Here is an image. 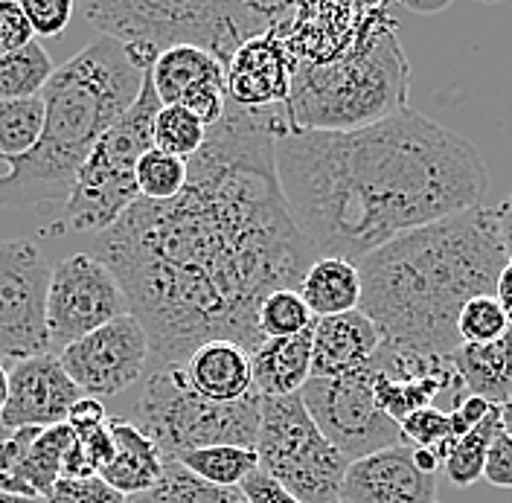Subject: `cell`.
<instances>
[{
  "instance_id": "17",
  "label": "cell",
  "mask_w": 512,
  "mask_h": 503,
  "mask_svg": "<svg viewBox=\"0 0 512 503\" xmlns=\"http://www.w3.org/2000/svg\"><path fill=\"white\" fill-rule=\"evenodd\" d=\"M344 503H440L437 474L422 472L414 448L399 442L350 463L344 486Z\"/></svg>"
},
{
  "instance_id": "11",
  "label": "cell",
  "mask_w": 512,
  "mask_h": 503,
  "mask_svg": "<svg viewBox=\"0 0 512 503\" xmlns=\"http://www.w3.org/2000/svg\"><path fill=\"white\" fill-rule=\"evenodd\" d=\"M50 265L32 242L0 239V364L50 352Z\"/></svg>"
},
{
  "instance_id": "49",
  "label": "cell",
  "mask_w": 512,
  "mask_h": 503,
  "mask_svg": "<svg viewBox=\"0 0 512 503\" xmlns=\"http://www.w3.org/2000/svg\"><path fill=\"white\" fill-rule=\"evenodd\" d=\"M0 503H47L41 498H24V495H9V492H0Z\"/></svg>"
},
{
  "instance_id": "52",
  "label": "cell",
  "mask_w": 512,
  "mask_h": 503,
  "mask_svg": "<svg viewBox=\"0 0 512 503\" xmlns=\"http://www.w3.org/2000/svg\"><path fill=\"white\" fill-rule=\"evenodd\" d=\"M338 503H344V501H338Z\"/></svg>"
},
{
  "instance_id": "27",
  "label": "cell",
  "mask_w": 512,
  "mask_h": 503,
  "mask_svg": "<svg viewBox=\"0 0 512 503\" xmlns=\"http://www.w3.org/2000/svg\"><path fill=\"white\" fill-rule=\"evenodd\" d=\"M175 463L195 474L198 480H204L210 486H224V489H239L245 483V477L259 469L256 448H242V445L195 448V451L178 454Z\"/></svg>"
},
{
  "instance_id": "50",
  "label": "cell",
  "mask_w": 512,
  "mask_h": 503,
  "mask_svg": "<svg viewBox=\"0 0 512 503\" xmlns=\"http://www.w3.org/2000/svg\"><path fill=\"white\" fill-rule=\"evenodd\" d=\"M510 405H512V396H510Z\"/></svg>"
},
{
  "instance_id": "7",
  "label": "cell",
  "mask_w": 512,
  "mask_h": 503,
  "mask_svg": "<svg viewBox=\"0 0 512 503\" xmlns=\"http://www.w3.org/2000/svg\"><path fill=\"white\" fill-rule=\"evenodd\" d=\"M262 396L251 393L242 402L219 405L195 393L181 364H155L143 378V393L134 405L137 428L155 442L163 460L207 445L256 448Z\"/></svg>"
},
{
  "instance_id": "21",
  "label": "cell",
  "mask_w": 512,
  "mask_h": 503,
  "mask_svg": "<svg viewBox=\"0 0 512 503\" xmlns=\"http://www.w3.org/2000/svg\"><path fill=\"white\" fill-rule=\"evenodd\" d=\"M108 428L114 434L117 454L99 472V477L111 489L126 495L128 501L152 492L158 486L160 477H163V469H166V460H163L158 445L149 440L134 422H128L123 416H108Z\"/></svg>"
},
{
  "instance_id": "26",
  "label": "cell",
  "mask_w": 512,
  "mask_h": 503,
  "mask_svg": "<svg viewBox=\"0 0 512 503\" xmlns=\"http://www.w3.org/2000/svg\"><path fill=\"white\" fill-rule=\"evenodd\" d=\"M149 79L160 105H181V99L198 85L224 79V67L198 47H172L163 50L152 64Z\"/></svg>"
},
{
  "instance_id": "25",
  "label": "cell",
  "mask_w": 512,
  "mask_h": 503,
  "mask_svg": "<svg viewBox=\"0 0 512 503\" xmlns=\"http://www.w3.org/2000/svg\"><path fill=\"white\" fill-rule=\"evenodd\" d=\"M73 445V431L70 425H56V428H35L27 451L18 463L15 483L9 495H24V498H41L53 492V486L62 480V463L67 448Z\"/></svg>"
},
{
  "instance_id": "37",
  "label": "cell",
  "mask_w": 512,
  "mask_h": 503,
  "mask_svg": "<svg viewBox=\"0 0 512 503\" xmlns=\"http://www.w3.org/2000/svg\"><path fill=\"white\" fill-rule=\"evenodd\" d=\"M47 503H128V498L96 474L85 480H59L47 495Z\"/></svg>"
},
{
  "instance_id": "47",
  "label": "cell",
  "mask_w": 512,
  "mask_h": 503,
  "mask_svg": "<svg viewBox=\"0 0 512 503\" xmlns=\"http://www.w3.org/2000/svg\"><path fill=\"white\" fill-rule=\"evenodd\" d=\"M6 399H9V370L0 364V413L6 408Z\"/></svg>"
},
{
  "instance_id": "24",
  "label": "cell",
  "mask_w": 512,
  "mask_h": 503,
  "mask_svg": "<svg viewBox=\"0 0 512 503\" xmlns=\"http://www.w3.org/2000/svg\"><path fill=\"white\" fill-rule=\"evenodd\" d=\"M300 297L309 306V312L318 317H335L355 312L361 306V274L358 265L338 256H320L309 265Z\"/></svg>"
},
{
  "instance_id": "16",
  "label": "cell",
  "mask_w": 512,
  "mask_h": 503,
  "mask_svg": "<svg viewBox=\"0 0 512 503\" xmlns=\"http://www.w3.org/2000/svg\"><path fill=\"white\" fill-rule=\"evenodd\" d=\"M294 64L277 27L245 41L224 64L227 102L245 111H265L286 105Z\"/></svg>"
},
{
  "instance_id": "33",
  "label": "cell",
  "mask_w": 512,
  "mask_h": 503,
  "mask_svg": "<svg viewBox=\"0 0 512 503\" xmlns=\"http://www.w3.org/2000/svg\"><path fill=\"white\" fill-rule=\"evenodd\" d=\"M134 178H137V189H140L143 201H172L187 187L190 166H187V160L166 155L152 146L137 163Z\"/></svg>"
},
{
  "instance_id": "51",
  "label": "cell",
  "mask_w": 512,
  "mask_h": 503,
  "mask_svg": "<svg viewBox=\"0 0 512 503\" xmlns=\"http://www.w3.org/2000/svg\"><path fill=\"white\" fill-rule=\"evenodd\" d=\"M128 503H137V501H128Z\"/></svg>"
},
{
  "instance_id": "30",
  "label": "cell",
  "mask_w": 512,
  "mask_h": 503,
  "mask_svg": "<svg viewBox=\"0 0 512 503\" xmlns=\"http://www.w3.org/2000/svg\"><path fill=\"white\" fill-rule=\"evenodd\" d=\"M137 503H248L242 495V489H224V486H210L204 480H198L184 466H178L175 460H166L163 477L158 486L140 498H131Z\"/></svg>"
},
{
  "instance_id": "32",
  "label": "cell",
  "mask_w": 512,
  "mask_h": 503,
  "mask_svg": "<svg viewBox=\"0 0 512 503\" xmlns=\"http://www.w3.org/2000/svg\"><path fill=\"white\" fill-rule=\"evenodd\" d=\"M152 140L160 152L192 160L207 140V126L198 117H192L184 105H160L152 126Z\"/></svg>"
},
{
  "instance_id": "5",
  "label": "cell",
  "mask_w": 512,
  "mask_h": 503,
  "mask_svg": "<svg viewBox=\"0 0 512 503\" xmlns=\"http://www.w3.org/2000/svg\"><path fill=\"white\" fill-rule=\"evenodd\" d=\"M411 67L387 6H373L364 32L341 59L300 64L286 120L294 131H358L408 111Z\"/></svg>"
},
{
  "instance_id": "38",
  "label": "cell",
  "mask_w": 512,
  "mask_h": 503,
  "mask_svg": "<svg viewBox=\"0 0 512 503\" xmlns=\"http://www.w3.org/2000/svg\"><path fill=\"white\" fill-rule=\"evenodd\" d=\"M21 9L30 21L35 38H53L67 30L73 18L70 0H21Z\"/></svg>"
},
{
  "instance_id": "18",
  "label": "cell",
  "mask_w": 512,
  "mask_h": 503,
  "mask_svg": "<svg viewBox=\"0 0 512 503\" xmlns=\"http://www.w3.org/2000/svg\"><path fill=\"white\" fill-rule=\"evenodd\" d=\"M373 6L355 3H312L294 6V12L277 27L291 64H323L341 59L370 18Z\"/></svg>"
},
{
  "instance_id": "48",
  "label": "cell",
  "mask_w": 512,
  "mask_h": 503,
  "mask_svg": "<svg viewBox=\"0 0 512 503\" xmlns=\"http://www.w3.org/2000/svg\"><path fill=\"white\" fill-rule=\"evenodd\" d=\"M501 431L512 440V405H504V408H501Z\"/></svg>"
},
{
  "instance_id": "28",
  "label": "cell",
  "mask_w": 512,
  "mask_h": 503,
  "mask_svg": "<svg viewBox=\"0 0 512 503\" xmlns=\"http://www.w3.org/2000/svg\"><path fill=\"white\" fill-rule=\"evenodd\" d=\"M56 64L50 53L38 44V38L0 59V102H18L44 94L53 79Z\"/></svg>"
},
{
  "instance_id": "9",
  "label": "cell",
  "mask_w": 512,
  "mask_h": 503,
  "mask_svg": "<svg viewBox=\"0 0 512 503\" xmlns=\"http://www.w3.org/2000/svg\"><path fill=\"white\" fill-rule=\"evenodd\" d=\"M256 457L259 469L300 503L341 501L350 460L320 434L300 393L262 396Z\"/></svg>"
},
{
  "instance_id": "20",
  "label": "cell",
  "mask_w": 512,
  "mask_h": 503,
  "mask_svg": "<svg viewBox=\"0 0 512 503\" xmlns=\"http://www.w3.org/2000/svg\"><path fill=\"white\" fill-rule=\"evenodd\" d=\"M181 367L192 390L210 402L233 405L256 393L251 352L233 341H207Z\"/></svg>"
},
{
  "instance_id": "3",
  "label": "cell",
  "mask_w": 512,
  "mask_h": 503,
  "mask_svg": "<svg viewBox=\"0 0 512 503\" xmlns=\"http://www.w3.org/2000/svg\"><path fill=\"white\" fill-rule=\"evenodd\" d=\"M507 253L495 210L472 207L408 230L358 262L361 306L384 346L451 358L463 344L457 317L475 297H495Z\"/></svg>"
},
{
  "instance_id": "12",
  "label": "cell",
  "mask_w": 512,
  "mask_h": 503,
  "mask_svg": "<svg viewBox=\"0 0 512 503\" xmlns=\"http://www.w3.org/2000/svg\"><path fill=\"white\" fill-rule=\"evenodd\" d=\"M126 291L111 268L94 253H70L50 271L47 285V332L50 346L67 344L96 332L99 326L128 315Z\"/></svg>"
},
{
  "instance_id": "6",
  "label": "cell",
  "mask_w": 512,
  "mask_h": 503,
  "mask_svg": "<svg viewBox=\"0 0 512 503\" xmlns=\"http://www.w3.org/2000/svg\"><path fill=\"white\" fill-rule=\"evenodd\" d=\"M291 12L288 3L210 0H96L85 6V18L120 41L143 70H152L160 53L172 47H198L224 67L245 41L280 27Z\"/></svg>"
},
{
  "instance_id": "2",
  "label": "cell",
  "mask_w": 512,
  "mask_h": 503,
  "mask_svg": "<svg viewBox=\"0 0 512 503\" xmlns=\"http://www.w3.org/2000/svg\"><path fill=\"white\" fill-rule=\"evenodd\" d=\"M291 219L320 256L361 262L390 239L480 207V152L440 123L402 111L358 131H294L277 140Z\"/></svg>"
},
{
  "instance_id": "41",
  "label": "cell",
  "mask_w": 512,
  "mask_h": 503,
  "mask_svg": "<svg viewBox=\"0 0 512 503\" xmlns=\"http://www.w3.org/2000/svg\"><path fill=\"white\" fill-rule=\"evenodd\" d=\"M498 405H489L480 396H463L454 408L448 410V422H451V442L460 440L463 434H469L472 428H478L480 422L492 413Z\"/></svg>"
},
{
  "instance_id": "40",
  "label": "cell",
  "mask_w": 512,
  "mask_h": 503,
  "mask_svg": "<svg viewBox=\"0 0 512 503\" xmlns=\"http://www.w3.org/2000/svg\"><path fill=\"white\" fill-rule=\"evenodd\" d=\"M73 437L79 442V448L85 451L88 463L94 466V472L99 474L117 454V445H114V434L108 428V419L99 422V425H91V428H70Z\"/></svg>"
},
{
  "instance_id": "14",
  "label": "cell",
  "mask_w": 512,
  "mask_h": 503,
  "mask_svg": "<svg viewBox=\"0 0 512 503\" xmlns=\"http://www.w3.org/2000/svg\"><path fill=\"white\" fill-rule=\"evenodd\" d=\"M370 367L376 373L373 378L376 405L393 422L408 419L416 410L431 408L437 396H451V405H457L466 396L451 358L416 355L382 344L373 355Z\"/></svg>"
},
{
  "instance_id": "34",
  "label": "cell",
  "mask_w": 512,
  "mask_h": 503,
  "mask_svg": "<svg viewBox=\"0 0 512 503\" xmlns=\"http://www.w3.org/2000/svg\"><path fill=\"white\" fill-rule=\"evenodd\" d=\"M256 323H259V332L265 341L268 338H294L315 326V315L303 303L300 291L286 288V291H274L262 300Z\"/></svg>"
},
{
  "instance_id": "29",
  "label": "cell",
  "mask_w": 512,
  "mask_h": 503,
  "mask_svg": "<svg viewBox=\"0 0 512 503\" xmlns=\"http://www.w3.org/2000/svg\"><path fill=\"white\" fill-rule=\"evenodd\" d=\"M498 434H501V408L492 410L478 428H472L469 434H463L460 440L451 442L443 469H446L448 480L457 489H469L483 477L486 454H489V448H492Z\"/></svg>"
},
{
  "instance_id": "42",
  "label": "cell",
  "mask_w": 512,
  "mask_h": 503,
  "mask_svg": "<svg viewBox=\"0 0 512 503\" xmlns=\"http://www.w3.org/2000/svg\"><path fill=\"white\" fill-rule=\"evenodd\" d=\"M483 480L492 483L495 489H512V440L504 431L495 437L489 454H486Z\"/></svg>"
},
{
  "instance_id": "43",
  "label": "cell",
  "mask_w": 512,
  "mask_h": 503,
  "mask_svg": "<svg viewBox=\"0 0 512 503\" xmlns=\"http://www.w3.org/2000/svg\"><path fill=\"white\" fill-rule=\"evenodd\" d=\"M239 489H242V495L248 498V503H300L291 492H288L286 486H280L274 477H268L262 469H256L254 474H248L245 483H242Z\"/></svg>"
},
{
  "instance_id": "1",
  "label": "cell",
  "mask_w": 512,
  "mask_h": 503,
  "mask_svg": "<svg viewBox=\"0 0 512 503\" xmlns=\"http://www.w3.org/2000/svg\"><path fill=\"white\" fill-rule=\"evenodd\" d=\"M286 108L227 105L207 128L187 187L172 201H137L96 239L155 364H181L207 341L262 344L259 306L297 291L315 253L291 219L277 178Z\"/></svg>"
},
{
  "instance_id": "39",
  "label": "cell",
  "mask_w": 512,
  "mask_h": 503,
  "mask_svg": "<svg viewBox=\"0 0 512 503\" xmlns=\"http://www.w3.org/2000/svg\"><path fill=\"white\" fill-rule=\"evenodd\" d=\"M35 41L30 21L18 0H0V59Z\"/></svg>"
},
{
  "instance_id": "31",
  "label": "cell",
  "mask_w": 512,
  "mask_h": 503,
  "mask_svg": "<svg viewBox=\"0 0 512 503\" xmlns=\"http://www.w3.org/2000/svg\"><path fill=\"white\" fill-rule=\"evenodd\" d=\"M44 131V99H18L0 102V163L24 158L41 140Z\"/></svg>"
},
{
  "instance_id": "13",
  "label": "cell",
  "mask_w": 512,
  "mask_h": 503,
  "mask_svg": "<svg viewBox=\"0 0 512 503\" xmlns=\"http://www.w3.org/2000/svg\"><path fill=\"white\" fill-rule=\"evenodd\" d=\"M152 358L149 335L140 320L131 315L117 317L96 332L67 344L59 352L64 373L91 399H105L128 390L146 373Z\"/></svg>"
},
{
  "instance_id": "23",
  "label": "cell",
  "mask_w": 512,
  "mask_h": 503,
  "mask_svg": "<svg viewBox=\"0 0 512 503\" xmlns=\"http://www.w3.org/2000/svg\"><path fill=\"white\" fill-rule=\"evenodd\" d=\"M451 364L469 396H480L489 405H510L512 396V326L492 344H460Z\"/></svg>"
},
{
  "instance_id": "35",
  "label": "cell",
  "mask_w": 512,
  "mask_h": 503,
  "mask_svg": "<svg viewBox=\"0 0 512 503\" xmlns=\"http://www.w3.org/2000/svg\"><path fill=\"white\" fill-rule=\"evenodd\" d=\"M510 317L495 297H475L457 317V332L463 344H492L510 332Z\"/></svg>"
},
{
  "instance_id": "46",
  "label": "cell",
  "mask_w": 512,
  "mask_h": 503,
  "mask_svg": "<svg viewBox=\"0 0 512 503\" xmlns=\"http://www.w3.org/2000/svg\"><path fill=\"white\" fill-rule=\"evenodd\" d=\"M495 300L501 303V309L507 312L512 323V262H507L498 274V283H495Z\"/></svg>"
},
{
  "instance_id": "44",
  "label": "cell",
  "mask_w": 512,
  "mask_h": 503,
  "mask_svg": "<svg viewBox=\"0 0 512 503\" xmlns=\"http://www.w3.org/2000/svg\"><path fill=\"white\" fill-rule=\"evenodd\" d=\"M105 419H108L105 405H102L99 399L82 396V399L70 408L67 425H70V428H91V425H99V422H105Z\"/></svg>"
},
{
  "instance_id": "15",
  "label": "cell",
  "mask_w": 512,
  "mask_h": 503,
  "mask_svg": "<svg viewBox=\"0 0 512 503\" xmlns=\"http://www.w3.org/2000/svg\"><path fill=\"white\" fill-rule=\"evenodd\" d=\"M85 393L64 373L59 355H32L9 370V399L0 413L3 431L67 425L70 408Z\"/></svg>"
},
{
  "instance_id": "36",
  "label": "cell",
  "mask_w": 512,
  "mask_h": 503,
  "mask_svg": "<svg viewBox=\"0 0 512 503\" xmlns=\"http://www.w3.org/2000/svg\"><path fill=\"white\" fill-rule=\"evenodd\" d=\"M402 442L411 448H451V422L448 410L422 408L399 422Z\"/></svg>"
},
{
  "instance_id": "45",
  "label": "cell",
  "mask_w": 512,
  "mask_h": 503,
  "mask_svg": "<svg viewBox=\"0 0 512 503\" xmlns=\"http://www.w3.org/2000/svg\"><path fill=\"white\" fill-rule=\"evenodd\" d=\"M495 221H498V236H501V248L507 253V262H512V195L504 198L495 207Z\"/></svg>"
},
{
  "instance_id": "4",
  "label": "cell",
  "mask_w": 512,
  "mask_h": 503,
  "mask_svg": "<svg viewBox=\"0 0 512 503\" xmlns=\"http://www.w3.org/2000/svg\"><path fill=\"white\" fill-rule=\"evenodd\" d=\"M146 73L126 47L108 35L56 67L44 88V131L24 158L3 160L0 207H32L70 195L96 140L143 91Z\"/></svg>"
},
{
  "instance_id": "10",
  "label": "cell",
  "mask_w": 512,
  "mask_h": 503,
  "mask_svg": "<svg viewBox=\"0 0 512 503\" xmlns=\"http://www.w3.org/2000/svg\"><path fill=\"white\" fill-rule=\"evenodd\" d=\"M373 367L335 378H309L300 399L315 419L320 434L350 463L402 442L399 422H393L373 393Z\"/></svg>"
},
{
  "instance_id": "22",
  "label": "cell",
  "mask_w": 512,
  "mask_h": 503,
  "mask_svg": "<svg viewBox=\"0 0 512 503\" xmlns=\"http://www.w3.org/2000/svg\"><path fill=\"white\" fill-rule=\"evenodd\" d=\"M259 396H297L312 378V329L294 338H268L251 352Z\"/></svg>"
},
{
  "instance_id": "19",
  "label": "cell",
  "mask_w": 512,
  "mask_h": 503,
  "mask_svg": "<svg viewBox=\"0 0 512 503\" xmlns=\"http://www.w3.org/2000/svg\"><path fill=\"white\" fill-rule=\"evenodd\" d=\"M382 335L364 312L318 317L312 326V378H335L355 373L373 361Z\"/></svg>"
},
{
  "instance_id": "8",
  "label": "cell",
  "mask_w": 512,
  "mask_h": 503,
  "mask_svg": "<svg viewBox=\"0 0 512 503\" xmlns=\"http://www.w3.org/2000/svg\"><path fill=\"white\" fill-rule=\"evenodd\" d=\"M158 111L160 102L146 73L134 105L96 140L82 163L64 201V227L73 233H105L131 204L140 201L134 172L140 158L155 146L152 126Z\"/></svg>"
}]
</instances>
